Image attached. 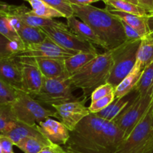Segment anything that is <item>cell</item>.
Here are the masks:
<instances>
[{"label":"cell","instance_id":"obj_1","mask_svg":"<svg viewBox=\"0 0 153 153\" xmlns=\"http://www.w3.org/2000/svg\"><path fill=\"white\" fill-rule=\"evenodd\" d=\"M124 134L113 122L91 113L84 118L64 145L67 153H114Z\"/></svg>","mask_w":153,"mask_h":153},{"label":"cell","instance_id":"obj_2","mask_svg":"<svg viewBox=\"0 0 153 153\" xmlns=\"http://www.w3.org/2000/svg\"><path fill=\"white\" fill-rule=\"evenodd\" d=\"M74 16L89 25L103 42L106 51L116 49L127 40L120 19L108 11L89 5H71Z\"/></svg>","mask_w":153,"mask_h":153},{"label":"cell","instance_id":"obj_3","mask_svg":"<svg viewBox=\"0 0 153 153\" xmlns=\"http://www.w3.org/2000/svg\"><path fill=\"white\" fill-rule=\"evenodd\" d=\"M111 64L112 51H105L70 76V79L75 88L82 89L83 97L88 99L97 88L107 83Z\"/></svg>","mask_w":153,"mask_h":153},{"label":"cell","instance_id":"obj_4","mask_svg":"<svg viewBox=\"0 0 153 153\" xmlns=\"http://www.w3.org/2000/svg\"><path fill=\"white\" fill-rule=\"evenodd\" d=\"M152 152L153 105L152 103L143 117L134 127L129 135L121 142L114 153H152Z\"/></svg>","mask_w":153,"mask_h":153},{"label":"cell","instance_id":"obj_5","mask_svg":"<svg viewBox=\"0 0 153 153\" xmlns=\"http://www.w3.org/2000/svg\"><path fill=\"white\" fill-rule=\"evenodd\" d=\"M141 40H126L112 49V64L107 83L116 88L135 65Z\"/></svg>","mask_w":153,"mask_h":153},{"label":"cell","instance_id":"obj_6","mask_svg":"<svg viewBox=\"0 0 153 153\" xmlns=\"http://www.w3.org/2000/svg\"><path fill=\"white\" fill-rule=\"evenodd\" d=\"M73 88L70 78L65 79H47L43 77V84L40 91L36 94H30L33 99L40 104L52 107L70 102L79 101L81 98L75 97Z\"/></svg>","mask_w":153,"mask_h":153},{"label":"cell","instance_id":"obj_7","mask_svg":"<svg viewBox=\"0 0 153 153\" xmlns=\"http://www.w3.org/2000/svg\"><path fill=\"white\" fill-rule=\"evenodd\" d=\"M13 113L16 120L34 126L50 117L59 119L58 113L45 108L29 94L19 91L17 98L11 103Z\"/></svg>","mask_w":153,"mask_h":153},{"label":"cell","instance_id":"obj_8","mask_svg":"<svg viewBox=\"0 0 153 153\" xmlns=\"http://www.w3.org/2000/svg\"><path fill=\"white\" fill-rule=\"evenodd\" d=\"M153 102V91L145 95H135L113 122L123 132L126 139L137 125Z\"/></svg>","mask_w":153,"mask_h":153},{"label":"cell","instance_id":"obj_9","mask_svg":"<svg viewBox=\"0 0 153 153\" xmlns=\"http://www.w3.org/2000/svg\"><path fill=\"white\" fill-rule=\"evenodd\" d=\"M41 29L47 37L64 49L76 52L99 53L94 44L76 35L65 24L58 27H43Z\"/></svg>","mask_w":153,"mask_h":153},{"label":"cell","instance_id":"obj_10","mask_svg":"<svg viewBox=\"0 0 153 153\" xmlns=\"http://www.w3.org/2000/svg\"><path fill=\"white\" fill-rule=\"evenodd\" d=\"M78 52L67 50L54 43L49 37L42 43L28 45L22 51L13 57L16 58H51L67 59L69 57L77 54Z\"/></svg>","mask_w":153,"mask_h":153},{"label":"cell","instance_id":"obj_11","mask_svg":"<svg viewBox=\"0 0 153 153\" xmlns=\"http://www.w3.org/2000/svg\"><path fill=\"white\" fill-rule=\"evenodd\" d=\"M86 100L87 99L84 97L82 100L52 106L58 113L61 122L70 131H73L76 126L91 114L88 107L85 105Z\"/></svg>","mask_w":153,"mask_h":153},{"label":"cell","instance_id":"obj_12","mask_svg":"<svg viewBox=\"0 0 153 153\" xmlns=\"http://www.w3.org/2000/svg\"><path fill=\"white\" fill-rule=\"evenodd\" d=\"M16 58L21 65L22 91L29 94H36L41 88L43 80V76L40 69L32 58Z\"/></svg>","mask_w":153,"mask_h":153},{"label":"cell","instance_id":"obj_13","mask_svg":"<svg viewBox=\"0 0 153 153\" xmlns=\"http://www.w3.org/2000/svg\"><path fill=\"white\" fill-rule=\"evenodd\" d=\"M40 134L51 143L57 145H65L70 136V131L61 122L48 118L36 125Z\"/></svg>","mask_w":153,"mask_h":153},{"label":"cell","instance_id":"obj_14","mask_svg":"<svg viewBox=\"0 0 153 153\" xmlns=\"http://www.w3.org/2000/svg\"><path fill=\"white\" fill-rule=\"evenodd\" d=\"M6 11L17 16L22 23L32 27L43 28V27H58L64 25V22L55 20L54 19L40 17L34 14L31 10H28L25 5H11L7 4Z\"/></svg>","mask_w":153,"mask_h":153},{"label":"cell","instance_id":"obj_15","mask_svg":"<svg viewBox=\"0 0 153 153\" xmlns=\"http://www.w3.org/2000/svg\"><path fill=\"white\" fill-rule=\"evenodd\" d=\"M0 79L15 89L22 91L21 65L15 57L0 58Z\"/></svg>","mask_w":153,"mask_h":153},{"label":"cell","instance_id":"obj_16","mask_svg":"<svg viewBox=\"0 0 153 153\" xmlns=\"http://www.w3.org/2000/svg\"><path fill=\"white\" fill-rule=\"evenodd\" d=\"M106 8L111 13L132 27L142 37L153 33V14L149 16H138L108 7H106Z\"/></svg>","mask_w":153,"mask_h":153},{"label":"cell","instance_id":"obj_17","mask_svg":"<svg viewBox=\"0 0 153 153\" xmlns=\"http://www.w3.org/2000/svg\"><path fill=\"white\" fill-rule=\"evenodd\" d=\"M40 69L43 77L47 79L70 78L66 70L64 60L60 58H32Z\"/></svg>","mask_w":153,"mask_h":153},{"label":"cell","instance_id":"obj_18","mask_svg":"<svg viewBox=\"0 0 153 153\" xmlns=\"http://www.w3.org/2000/svg\"><path fill=\"white\" fill-rule=\"evenodd\" d=\"M67 25L70 31L82 40L101 46L106 50V47L103 42L100 40L94 30L82 20H79L76 16H72L67 19Z\"/></svg>","mask_w":153,"mask_h":153},{"label":"cell","instance_id":"obj_19","mask_svg":"<svg viewBox=\"0 0 153 153\" xmlns=\"http://www.w3.org/2000/svg\"><path fill=\"white\" fill-rule=\"evenodd\" d=\"M2 134L9 137L12 140L14 146H16L22 139L26 137H40V138L45 137L37 130L36 126H31L18 120L14 121L11 125L9 126L5 131L2 133Z\"/></svg>","mask_w":153,"mask_h":153},{"label":"cell","instance_id":"obj_20","mask_svg":"<svg viewBox=\"0 0 153 153\" xmlns=\"http://www.w3.org/2000/svg\"><path fill=\"white\" fill-rule=\"evenodd\" d=\"M143 71V70L134 65V68L127 75L126 77L123 79L122 82L115 88V100L123 98L134 91Z\"/></svg>","mask_w":153,"mask_h":153},{"label":"cell","instance_id":"obj_21","mask_svg":"<svg viewBox=\"0 0 153 153\" xmlns=\"http://www.w3.org/2000/svg\"><path fill=\"white\" fill-rule=\"evenodd\" d=\"M153 62V33L141 39L137 51L135 66L142 70Z\"/></svg>","mask_w":153,"mask_h":153},{"label":"cell","instance_id":"obj_22","mask_svg":"<svg viewBox=\"0 0 153 153\" xmlns=\"http://www.w3.org/2000/svg\"><path fill=\"white\" fill-rule=\"evenodd\" d=\"M103 2L108 7L131 14L138 16H149L153 14V10L126 0H103Z\"/></svg>","mask_w":153,"mask_h":153},{"label":"cell","instance_id":"obj_23","mask_svg":"<svg viewBox=\"0 0 153 153\" xmlns=\"http://www.w3.org/2000/svg\"><path fill=\"white\" fill-rule=\"evenodd\" d=\"M99 54L100 53L80 52L64 60V65L69 76H71L83 68L86 64L93 61Z\"/></svg>","mask_w":153,"mask_h":153},{"label":"cell","instance_id":"obj_24","mask_svg":"<svg viewBox=\"0 0 153 153\" xmlns=\"http://www.w3.org/2000/svg\"><path fill=\"white\" fill-rule=\"evenodd\" d=\"M134 97H129V96L127 95L121 99L114 100V101L111 103L105 108L97 112L95 114L105 120L113 121L126 108V106L129 104Z\"/></svg>","mask_w":153,"mask_h":153},{"label":"cell","instance_id":"obj_25","mask_svg":"<svg viewBox=\"0 0 153 153\" xmlns=\"http://www.w3.org/2000/svg\"><path fill=\"white\" fill-rule=\"evenodd\" d=\"M18 34L25 44V46L42 43L47 38V36L42 31L41 28L29 26L24 23L22 24Z\"/></svg>","mask_w":153,"mask_h":153},{"label":"cell","instance_id":"obj_26","mask_svg":"<svg viewBox=\"0 0 153 153\" xmlns=\"http://www.w3.org/2000/svg\"><path fill=\"white\" fill-rule=\"evenodd\" d=\"M31 6V12L37 16L48 19H54L57 17H64V15L46 4L42 0H25Z\"/></svg>","mask_w":153,"mask_h":153},{"label":"cell","instance_id":"obj_27","mask_svg":"<svg viewBox=\"0 0 153 153\" xmlns=\"http://www.w3.org/2000/svg\"><path fill=\"white\" fill-rule=\"evenodd\" d=\"M51 142L45 137H29L22 139L16 146L25 153H39L42 149L51 144Z\"/></svg>","mask_w":153,"mask_h":153},{"label":"cell","instance_id":"obj_28","mask_svg":"<svg viewBox=\"0 0 153 153\" xmlns=\"http://www.w3.org/2000/svg\"><path fill=\"white\" fill-rule=\"evenodd\" d=\"M152 91H153V62L143 70L134 91L138 95H145Z\"/></svg>","mask_w":153,"mask_h":153},{"label":"cell","instance_id":"obj_29","mask_svg":"<svg viewBox=\"0 0 153 153\" xmlns=\"http://www.w3.org/2000/svg\"><path fill=\"white\" fill-rule=\"evenodd\" d=\"M23 43L10 41L0 34V58L13 57L25 49Z\"/></svg>","mask_w":153,"mask_h":153},{"label":"cell","instance_id":"obj_30","mask_svg":"<svg viewBox=\"0 0 153 153\" xmlns=\"http://www.w3.org/2000/svg\"><path fill=\"white\" fill-rule=\"evenodd\" d=\"M0 34H2L3 36H4L6 38H7L10 41L23 43L17 33L11 28L10 25L9 24L5 9L0 10Z\"/></svg>","mask_w":153,"mask_h":153},{"label":"cell","instance_id":"obj_31","mask_svg":"<svg viewBox=\"0 0 153 153\" xmlns=\"http://www.w3.org/2000/svg\"><path fill=\"white\" fill-rule=\"evenodd\" d=\"M16 120L11 104H0V134Z\"/></svg>","mask_w":153,"mask_h":153},{"label":"cell","instance_id":"obj_32","mask_svg":"<svg viewBox=\"0 0 153 153\" xmlns=\"http://www.w3.org/2000/svg\"><path fill=\"white\" fill-rule=\"evenodd\" d=\"M19 90L15 89L0 79V104H11L17 98Z\"/></svg>","mask_w":153,"mask_h":153},{"label":"cell","instance_id":"obj_33","mask_svg":"<svg viewBox=\"0 0 153 153\" xmlns=\"http://www.w3.org/2000/svg\"><path fill=\"white\" fill-rule=\"evenodd\" d=\"M42 1L61 12L66 19L74 16V12H73L71 4L67 2L65 0H42Z\"/></svg>","mask_w":153,"mask_h":153},{"label":"cell","instance_id":"obj_34","mask_svg":"<svg viewBox=\"0 0 153 153\" xmlns=\"http://www.w3.org/2000/svg\"><path fill=\"white\" fill-rule=\"evenodd\" d=\"M114 100V93H112V94H109V95L106 96L103 98L100 99L97 101L91 102V105L88 107L90 112L92 114H96L97 112L103 110L107 106H108L111 103L113 102Z\"/></svg>","mask_w":153,"mask_h":153},{"label":"cell","instance_id":"obj_35","mask_svg":"<svg viewBox=\"0 0 153 153\" xmlns=\"http://www.w3.org/2000/svg\"><path fill=\"white\" fill-rule=\"evenodd\" d=\"M114 89L115 88L108 83L101 85L92 93L91 96V102H95L100 99L103 98V97L112 94V93H114Z\"/></svg>","mask_w":153,"mask_h":153},{"label":"cell","instance_id":"obj_36","mask_svg":"<svg viewBox=\"0 0 153 153\" xmlns=\"http://www.w3.org/2000/svg\"><path fill=\"white\" fill-rule=\"evenodd\" d=\"M122 21L123 26L124 32H125L126 37L127 40H141L143 37L139 34V33L137 32L136 30H134V28L131 26H130L129 25L126 23V22Z\"/></svg>","mask_w":153,"mask_h":153},{"label":"cell","instance_id":"obj_37","mask_svg":"<svg viewBox=\"0 0 153 153\" xmlns=\"http://www.w3.org/2000/svg\"><path fill=\"white\" fill-rule=\"evenodd\" d=\"M0 143H1L2 153H14L13 150V146H14V144L7 136L0 134Z\"/></svg>","mask_w":153,"mask_h":153},{"label":"cell","instance_id":"obj_38","mask_svg":"<svg viewBox=\"0 0 153 153\" xmlns=\"http://www.w3.org/2000/svg\"><path fill=\"white\" fill-rule=\"evenodd\" d=\"M39 153H67L65 149L60 145L51 143L49 146H46L42 149Z\"/></svg>","mask_w":153,"mask_h":153},{"label":"cell","instance_id":"obj_39","mask_svg":"<svg viewBox=\"0 0 153 153\" xmlns=\"http://www.w3.org/2000/svg\"><path fill=\"white\" fill-rule=\"evenodd\" d=\"M71 5H89L94 2L103 0H65Z\"/></svg>","mask_w":153,"mask_h":153},{"label":"cell","instance_id":"obj_40","mask_svg":"<svg viewBox=\"0 0 153 153\" xmlns=\"http://www.w3.org/2000/svg\"><path fill=\"white\" fill-rule=\"evenodd\" d=\"M139 4L142 7L153 10V0H137Z\"/></svg>","mask_w":153,"mask_h":153},{"label":"cell","instance_id":"obj_41","mask_svg":"<svg viewBox=\"0 0 153 153\" xmlns=\"http://www.w3.org/2000/svg\"><path fill=\"white\" fill-rule=\"evenodd\" d=\"M7 4H5V3L1 2V1H0V10H4V8H5V7H6Z\"/></svg>","mask_w":153,"mask_h":153},{"label":"cell","instance_id":"obj_42","mask_svg":"<svg viewBox=\"0 0 153 153\" xmlns=\"http://www.w3.org/2000/svg\"><path fill=\"white\" fill-rule=\"evenodd\" d=\"M126 1H130V2H132V3H134V4H139V3H138V1H137V0H126ZM139 5H140V4H139Z\"/></svg>","mask_w":153,"mask_h":153},{"label":"cell","instance_id":"obj_43","mask_svg":"<svg viewBox=\"0 0 153 153\" xmlns=\"http://www.w3.org/2000/svg\"><path fill=\"white\" fill-rule=\"evenodd\" d=\"M0 153H2V149H1V143H0Z\"/></svg>","mask_w":153,"mask_h":153},{"label":"cell","instance_id":"obj_44","mask_svg":"<svg viewBox=\"0 0 153 153\" xmlns=\"http://www.w3.org/2000/svg\"><path fill=\"white\" fill-rule=\"evenodd\" d=\"M152 105H153V102H152Z\"/></svg>","mask_w":153,"mask_h":153},{"label":"cell","instance_id":"obj_45","mask_svg":"<svg viewBox=\"0 0 153 153\" xmlns=\"http://www.w3.org/2000/svg\"><path fill=\"white\" fill-rule=\"evenodd\" d=\"M152 153H153V152H152Z\"/></svg>","mask_w":153,"mask_h":153}]
</instances>
